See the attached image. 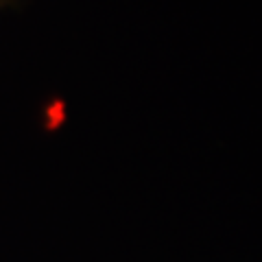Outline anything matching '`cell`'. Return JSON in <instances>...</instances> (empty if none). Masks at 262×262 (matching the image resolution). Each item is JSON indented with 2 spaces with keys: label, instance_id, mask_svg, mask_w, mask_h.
<instances>
[{
  "label": "cell",
  "instance_id": "1",
  "mask_svg": "<svg viewBox=\"0 0 262 262\" xmlns=\"http://www.w3.org/2000/svg\"><path fill=\"white\" fill-rule=\"evenodd\" d=\"M5 3H7V0H0V7H3V5H5Z\"/></svg>",
  "mask_w": 262,
  "mask_h": 262
}]
</instances>
